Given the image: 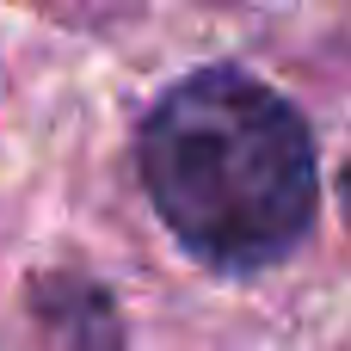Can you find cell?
<instances>
[{"label":"cell","instance_id":"obj_1","mask_svg":"<svg viewBox=\"0 0 351 351\" xmlns=\"http://www.w3.org/2000/svg\"><path fill=\"white\" fill-rule=\"evenodd\" d=\"M136 154L160 222L210 271H265L315 222L308 123L241 68H197L167 86Z\"/></svg>","mask_w":351,"mask_h":351},{"label":"cell","instance_id":"obj_2","mask_svg":"<svg viewBox=\"0 0 351 351\" xmlns=\"http://www.w3.org/2000/svg\"><path fill=\"white\" fill-rule=\"evenodd\" d=\"M31 308L43 321V333L62 351H123V327H117V308L99 284L74 278V271H56V278H37L31 284Z\"/></svg>","mask_w":351,"mask_h":351},{"label":"cell","instance_id":"obj_3","mask_svg":"<svg viewBox=\"0 0 351 351\" xmlns=\"http://www.w3.org/2000/svg\"><path fill=\"white\" fill-rule=\"evenodd\" d=\"M346 210H351V167H346Z\"/></svg>","mask_w":351,"mask_h":351}]
</instances>
